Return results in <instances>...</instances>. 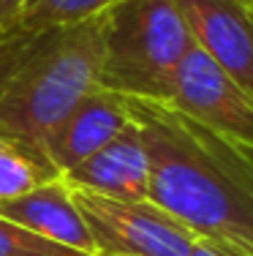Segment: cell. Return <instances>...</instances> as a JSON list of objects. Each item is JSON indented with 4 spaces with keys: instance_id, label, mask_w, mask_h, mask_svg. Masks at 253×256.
Instances as JSON below:
<instances>
[{
    "instance_id": "obj_1",
    "label": "cell",
    "mask_w": 253,
    "mask_h": 256,
    "mask_svg": "<svg viewBox=\"0 0 253 256\" xmlns=\"http://www.w3.org/2000/svg\"><path fill=\"white\" fill-rule=\"evenodd\" d=\"M123 98L150 158L147 199L202 240L253 256V150L164 101Z\"/></svg>"
},
{
    "instance_id": "obj_2",
    "label": "cell",
    "mask_w": 253,
    "mask_h": 256,
    "mask_svg": "<svg viewBox=\"0 0 253 256\" xmlns=\"http://www.w3.org/2000/svg\"><path fill=\"white\" fill-rule=\"evenodd\" d=\"M98 76V16L35 33L25 58L0 88V136L46 161L44 139L84 96L101 88Z\"/></svg>"
},
{
    "instance_id": "obj_3",
    "label": "cell",
    "mask_w": 253,
    "mask_h": 256,
    "mask_svg": "<svg viewBox=\"0 0 253 256\" xmlns=\"http://www.w3.org/2000/svg\"><path fill=\"white\" fill-rule=\"evenodd\" d=\"M98 84L128 98L166 101L183 54L194 46L174 0H117L98 14Z\"/></svg>"
},
{
    "instance_id": "obj_4",
    "label": "cell",
    "mask_w": 253,
    "mask_h": 256,
    "mask_svg": "<svg viewBox=\"0 0 253 256\" xmlns=\"http://www.w3.org/2000/svg\"><path fill=\"white\" fill-rule=\"evenodd\" d=\"M90 229L95 256H191L199 237L150 199L101 196L71 188Z\"/></svg>"
},
{
    "instance_id": "obj_5",
    "label": "cell",
    "mask_w": 253,
    "mask_h": 256,
    "mask_svg": "<svg viewBox=\"0 0 253 256\" xmlns=\"http://www.w3.org/2000/svg\"><path fill=\"white\" fill-rule=\"evenodd\" d=\"M164 104L207 131L224 136L226 142L253 150L251 96L196 44L183 54Z\"/></svg>"
},
{
    "instance_id": "obj_6",
    "label": "cell",
    "mask_w": 253,
    "mask_h": 256,
    "mask_svg": "<svg viewBox=\"0 0 253 256\" xmlns=\"http://www.w3.org/2000/svg\"><path fill=\"white\" fill-rule=\"evenodd\" d=\"M194 44L253 101V0H174Z\"/></svg>"
},
{
    "instance_id": "obj_7",
    "label": "cell",
    "mask_w": 253,
    "mask_h": 256,
    "mask_svg": "<svg viewBox=\"0 0 253 256\" xmlns=\"http://www.w3.org/2000/svg\"><path fill=\"white\" fill-rule=\"evenodd\" d=\"M128 123L131 118L123 96L95 88L52 128V134L44 139V156L63 178L68 169L114 139Z\"/></svg>"
},
{
    "instance_id": "obj_8",
    "label": "cell",
    "mask_w": 253,
    "mask_h": 256,
    "mask_svg": "<svg viewBox=\"0 0 253 256\" xmlns=\"http://www.w3.org/2000/svg\"><path fill=\"white\" fill-rule=\"evenodd\" d=\"M71 188L93 191L101 196L139 202L150 191V158L134 123H128L114 139L79 161L63 174Z\"/></svg>"
},
{
    "instance_id": "obj_9",
    "label": "cell",
    "mask_w": 253,
    "mask_h": 256,
    "mask_svg": "<svg viewBox=\"0 0 253 256\" xmlns=\"http://www.w3.org/2000/svg\"><path fill=\"white\" fill-rule=\"evenodd\" d=\"M0 218L33 232L44 240L57 242V246L95 256L90 229L79 212L74 191L63 178L46 180L22 196L0 202Z\"/></svg>"
},
{
    "instance_id": "obj_10",
    "label": "cell",
    "mask_w": 253,
    "mask_h": 256,
    "mask_svg": "<svg viewBox=\"0 0 253 256\" xmlns=\"http://www.w3.org/2000/svg\"><path fill=\"white\" fill-rule=\"evenodd\" d=\"M114 3L117 0H25L14 25H19L27 33L68 28L95 20Z\"/></svg>"
},
{
    "instance_id": "obj_11",
    "label": "cell",
    "mask_w": 253,
    "mask_h": 256,
    "mask_svg": "<svg viewBox=\"0 0 253 256\" xmlns=\"http://www.w3.org/2000/svg\"><path fill=\"white\" fill-rule=\"evenodd\" d=\"M55 178L60 174L41 156L0 136V202L22 196V194L33 191L35 186Z\"/></svg>"
},
{
    "instance_id": "obj_12",
    "label": "cell",
    "mask_w": 253,
    "mask_h": 256,
    "mask_svg": "<svg viewBox=\"0 0 253 256\" xmlns=\"http://www.w3.org/2000/svg\"><path fill=\"white\" fill-rule=\"evenodd\" d=\"M0 256H87L0 218Z\"/></svg>"
},
{
    "instance_id": "obj_13",
    "label": "cell",
    "mask_w": 253,
    "mask_h": 256,
    "mask_svg": "<svg viewBox=\"0 0 253 256\" xmlns=\"http://www.w3.org/2000/svg\"><path fill=\"white\" fill-rule=\"evenodd\" d=\"M33 38H35V33H27L19 25H8V30L0 36V88L14 74V68L25 58V52L30 50Z\"/></svg>"
},
{
    "instance_id": "obj_14",
    "label": "cell",
    "mask_w": 253,
    "mask_h": 256,
    "mask_svg": "<svg viewBox=\"0 0 253 256\" xmlns=\"http://www.w3.org/2000/svg\"><path fill=\"white\" fill-rule=\"evenodd\" d=\"M191 256H240V254L229 251V248L218 246V242H213V240H202V237H199V240L194 242Z\"/></svg>"
},
{
    "instance_id": "obj_15",
    "label": "cell",
    "mask_w": 253,
    "mask_h": 256,
    "mask_svg": "<svg viewBox=\"0 0 253 256\" xmlns=\"http://www.w3.org/2000/svg\"><path fill=\"white\" fill-rule=\"evenodd\" d=\"M25 0H0V25H14Z\"/></svg>"
},
{
    "instance_id": "obj_16",
    "label": "cell",
    "mask_w": 253,
    "mask_h": 256,
    "mask_svg": "<svg viewBox=\"0 0 253 256\" xmlns=\"http://www.w3.org/2000/svg\"><path fill=\"white\" fill-rule=\"evenodd\" d=\"M5 30H8V25H0V36H3V33H5Z\"/></svg>"
}]
</instances>
